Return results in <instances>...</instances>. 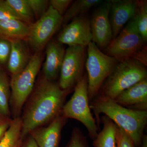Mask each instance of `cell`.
<instances>
[{"instance_id": "obj_1", "label": "cell", "mask_w": 147, "mask_h": 147, "mask_svg": "<svg viewBox=\"0 0 147 147\" xmlns=\"http://www.w3.org/2000/svg\"><path fill=\"white\" fill-rule=\"evenodd\" d=\"M69 92L44 77L38 81L26 101L21 118L22 141L33 129L48 124L61 114Z\"/></svg>"}, {"instance_id": "obj_2", "label": "cell", "mask_w": 147, "mask_h": 147, "mask_svg": "<svg viewBox=\"0 0 147 147\" xmlns=\"http://www.w3.org/2000/svg\"><path fill=\"white\" fill-rule=\"evenodd\" d=\"M90 106L99 128L100 115L103 114L130 136L136 147L142 145L147 124V111L129 109L113 99L98 95L90 101Z\"/></svg>"}, {"instance_id": "obj_3", "label": "cell", "mask_w": 147, "mask_h": 147, "mask_svg": "<svg viewBox=\"0 0 147 147\" xmlns=\"http://www.w3.org/2000/svg\"><path fill=\"white\" fill-rule=\"evenodd\" d=\"M146 67L134 59L119 62L102 84L98 95L114 100L123 91L147 79Z\"/></svg>"}, {"instance_id": "obj_4", "label": "cell", "mask_w": 147, "mask_h": 147, "mask_svg": "<svg viewBox=\"0 0 147 147\" xmlns=\"http://www.w3.org/2000/svg\"><path fill=\"white\" fill-rule=\"evenodd\" d=\"M145 44L131 18L117 36L111 40L105 49V54L119 62L132 59L145 64L147 62Z\"/></svg>"}, {"instance_id": "obj_5", "label": "cell", "mask_w": 147, "mask_h": 147, "mask_svg": "<svg viewBox=\"0 0 147 147\" xmlns=\"http://www.w3.org/2000/svg\"><path fill=\"white\" fill-rule=\"evenodd\" d=\"M70 99L65 103L61 113L66 118L79 121L86 127L92 140L97 136L99 128L94 118L90 106L86 74L77 82Z\"/></svg>"}, {"instance_id": "obj_6", "label": "cell", "mask_w": 147, "mask_h": 147, "mask_svg": "<svg viewBox=\"0 0 147 147\" xmlns=\"http://www.w3.org/2000/svg\"><path fill=\"white\" fill-rule=\"evenodd\" d=\"M42 60L41 52L35 53L26 67L17 75L11 77L9 104L13 118L20 117L22 108L34 89Z\"/></svg>"}, {"instance_id": "obj_7", "label": "cell", "mask_w": 147, "mask_h": 147, "mask_svg": "<svg viewBox=\"0 0 147 147\" xmlns=\"http://www.w3.org/2000/svg\"><path fill=\"white\" fill-rule=\"evenodd\" d=\"M87 47V58L85 64L90 101L98 94L102 84L119 62L102 53L92 41Z\"/></svg>"}, {"instance_id": "obj_8", "label": "cell", "mask_w": 147, "mask_h": 147, "mask_svg": "<svg viewBox=\"0 0 147 147\" xmlns=\"http://www.w3.org/2000/svg\"><path fill=\"white\" fill-rule=\"evenodd\" d=\"M63 24V16L49 5L48 9L30 26L27 41L35 53L41 52Z\"/></svg>"}, {"instance_id": "obj_9", "label": "cell", "mask_w": 147, "mask_h": 147, "mask_svg": "<svg viewBox=\"0 0 147 147\" xmlns=\"http://www.w3.org/2000/svg\"><path fill=\"white\" fill-rule=\"evenodd\" d=\"M86 47L69 46L65 50L58 83L61 89L71 90L84 76Z\"/></svg>"}, {"instance_id": "obj_10", "label": "cell", "mask_w": 147, "mask_h": 147, "mask_svg": "<svg viewBox=\"0 0 147 147\" xmlns=\"http://www.w3.org/2000/svg\"><path fill=\"white\" fill-rule=\"evenodd\" d=\"M57 41L69 46L87 47L92 41L89 19L84 15L71 20L58 35Z\"/></svg>"}, {"instance_id": "obj_11", "label": "cell", "mask_w": 147, "mask_h": 147, "mask_svg": "<svg viewBox=\"0 0 147 147\" xmlns=\"http://www.w3.org/2000/svg\"><path fill=\"white\" fill-rule=\"evenodd\" d=\"M111 5L110 0L102 2L90 21L92 41L99 49H105L113 39L109 18Z\"/></svg>"}, {"instance_id": "obj_12", "label": "cell", "mask_w": 147, "mask_h": 147, "mask_svg": "<svg viewBox=\"0 0 147 147\" xmlns=\"http://www.w3.org/2000/svg\"><path fill=\"white\" fill-rule=\"evenodd\" d=\"M109 18L113 38L117 36L124 26L133 18L138 7V1L111 0Z\"/></svg>"}, {"instance_id": "obj_13", "label": "cell", "mask_w": 147, "mask_h": 147, "mask_svg": "<svg viewBox=\"0 0 147 147\" xmlns=\"http://www.w3.org/2000/svg\"><path fill=\"white\" fill-rule=\"evenodd\" d=\"M67 119L62 113L46 127H40L30 131L38 147H59L62 130Z\"/></svg>"}, {"instance_id": "obj_14", "label": "cell", "mask_w": 147, "mask_h": 147, "mask_svg": "<svg viewBox=\"0 0 147 147\" xmlns=\"http://www.w3.org/2000/svg\"><path fill=\"white\" fill-rule=\"evenodd\" d=\"M113 100L129 109L147 111V78L123 91Z\"/></svg>"}, {"instance_id": "obj_15", "label": "cell", "mask_w": 147, "mask_h": 147, "mask_svg": "<svg viewBox=\"0 0 147 147\" xmlns=\"http://www.w3.org/2000/svg\"><path fill=\"white\" fill-rule=\"evenodd\" d=\"M65 50L57 41L51 40L46 45V59L42 66L44 78L54 81L60 73Z\"/></svg>"}, {"instance_id": "obj_16", "label": "cell", "mask_w": 147, "mask_h": 147, "mask_svg": "<svg viewBox=\"0 0 147 147\" xmlns=\"http://www.w3.org/2000/svg\"><path fill=\"white\" fill-rule=\"evenodd\" d=\"M10 41L11 49L7 68L12 77L26 67L32 55H31L27 40L14 39Z\"/></svg>"}, {"instance_id": "obj_17", "label": "cell", "mask_w": 147, "mask_h": 147, "mask_svg": "<svg viewBox=\"0 0 147 147\" xmlns=\"http://www.w3.org/2000/svg\"><path fill=\"white\" fill-rule=\"evenodd\" d=\"M30 26L16 19L0 21V36L9 40H27L30 32Z\"/></svg>"}, {"instance_id": "obj_18", "label": "cell", "mask_w": 147, "mask_h": 147, "mask_svg": "<svg viewBox=\"0 0 147 147\" xmlns=\"http://www.w3.org/2000/svg\"><path fill=\"white\" fill-rule=\"evenodd\" d=\"M103 127L93 140L94 147H117L116 134L117 126L112 120L103 115L100 118Z\"/></svg>"}, {"instance_id": "obj_19", "label": "cell", "mask_w": 147, "mask_h": 147, "mask_svg": "<svg viewBox=\"0 0 147 147\" xmlns=\"http://www.w3.org/2000/svg\"><path fill=\"white\" fill-rule=\"evenodd\" d=\"M102 2L101 0H77L73 1L63 16V24L66 25L74 18L85 15L92 7Z\"/></svg>"}, {"instance_id": "obj_20", "label": "cell", "mask_w": 147, "mask_h": 147, "mask_svg": "<svg viewBox=\"0 0 147 147\" xmlns=\"http://www.w3.org/2000/svg\"><path fill=\"white\" fill-rule=\"evenodd\" d=\"M22 121L20 117L14 118L0 142V147H20L22 144L21 133Z\"/></svg>"}, {"instance_id": "obj_21", "label": "cell", "mask_w": 147, "mask_h": 147, "mask_svg": "<svg viewBox=\"0 0 147 147\" xmlns=\"http://www.w3.org/2000/svg\"><path fill=\"white\" fill-rule=\"evenodd\" d=\"M11 95L10 82L3 69H0V115L10 118L9 101Z\"/></svg>"}, {"instance_id": "obj_22", "label": "cell", "mask_w": 147, "mask_h": 147, "mask_svg": "<svg viewBox=\"0 0 147 147\" xmlns=\"http://www.w3.org/2000/svg\"><path fill=\"white\" fill-rule=\"evenodd\" d=\"M133 18L139 34L144 42L147 40V2L138 1L137 11Z\"/></svg>"}, {"instance_id": "obj_23", "label": "cell", "mask_w": 147, "mask_h": 147, "mask_svg": "<svg viewBox=\"0 0 147 147\" xmlns=\"http://www.w3.org/2000/svg\"><path fill=\"white\" fill-rule=\"evenodd\" d=\"M21 21L29 25L34 23V16L26 0H6Z\"/></svg>"}, {"instance_id": "obj_24", "label": "cell", "mask_w": 147, "mask_h": 147, "mask_svg": "<svg viewBox=\"0 0 147 147\" xmlns=\"http://www.w3.org/2000/svg\"><path fill=\"white\" fill-rule=\"evenodd\" d=\"M66 147H90L88 139L80 129L75 127L72 129L70 139Z\"/></svg>"}, {"instance_id": "obj_25", "label": "cell", "mask_w": 147, "mask_h": 147, "mask_svg": "<svg viewBox=\"0 0 147 147\" xmlns=\"http://www.w3.org/2000/svg\"><path fill=\"white\" fill-rule=\"evenodd\" d=\"M34 18L39 19L46 12L49 6L47 0H26Z\"/></svg>"}, {"instance_id": "obj_26", "label": "cell", "mask_w": 147, "mask_h": 147, "mask_svg": "<svg viewBox=\"0 0 147 147\" xmlns=\"http://www.w3.org/2000/svg\"><path fill=\"white\" fill-rule=\"evenodd\" d=\"M11 49L10 40L0 36V69L7 67Z\"/></svg>"}, {"instance_id": "obj_27", "label": "cell", "mask_w": 147, "mask_h": 147, "mask_svg": "<svg viewBox=\"0 0 147 147\" xmlns=\"http://www.w3.org/2000/svg\"><path fill=\"white\" fill-rule=\"evenodd\" d=\"M10 19L21 21V18L6 0H0V21Z\"/></svg>"}, {"instance_id": "obj_28", "label": "cell", "mask_w": 147, "mask_h": 147, "mask_svg": "<svg viewBox=\"0 0 147 147\" xmlns=\"http://www.w3.org/2000/svg\"><path fill=\"white\" fill-rule=\"evenodd\" d=\"M117 147H136L130 136L117 126L116 134Z\"/></svg>"}, {"instance_id": "obj_29", "label": "cell", "mask_w": 147, "mask_h": 147, "mask_svg": "<svg viewBox=\"0 0 147 147\" xmlns=\"http://www.w3.org/2000/svg\"><path fill=\"white\" fill-rule=\"evenodd\" d=\"M72 0H50L49 1V5L57 11L61 16H63L71 4Z\"/></svg>"}, {"instance_id": "obj_30", "label": "cell", "mask_w": 147, "mask_h": 147, "mask_svg": "<svg viewBox=\"0 0 147 147\" xmlns=\"http://www.w3.org/2000/svg\"><path fill=\"white\" fill-rule=\"evenodd\" d=\"M12 120L11 118H7L0 120V142L9 128Z\"/></svg>"}, {"instance_id": "obj_31", "label": "cell", "mask_w": 147, "mask_h": 147, "mask_svg": "<svg viewBox=\"0 0 147 147\" xmlns=\"http://www.w3.org/2000/svg\"><path fill=\"white\" fill-rule=\"evenodd\" d=\"M27 136L28 138L20 147H38L34 139L30 134Z\"/></svg>"}, {"instance_id": "obj_32", "label": "cell", "mask_w": 147, "mask_h": 147, "mask_svg": "<svg viewBox=\"0 0 147 147\" xmlns=\"http://www.w3.org/2000/svg\"><path fill=\"white\" fill-rule=\"evenodd\" d=\"M140 147H147V135L144 134L142 138V145Z\"/></svg>"}, {"instance_id": "obj_33", "label": "cell", "mask_w": 147, "mask_h": 147, "mask_svg": "<svg viewBox=\"0 0 147 147\" xmlns=\"http://www.w3.org/2000/svg\"><path fill=\"white\" fill-rule=\"evenodd\" d=\"M7 119V118L4 117H2V116L0 115V120H1L4 119Z\"/></svg>"}]
</instances>
